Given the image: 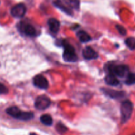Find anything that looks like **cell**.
Segmentation results:
<instances>
[{
  "mask_svg": "<svg viewBox=\"0 0 135 135\" xmlns=\"http://www.w3.org/2000/svg\"><path fill=\"white\" fill-rule=\"evenodd\" d=\"M40 120H41V123L43 124L46 126H50L52 124L53 120L52 118L51 117V116H50L49 115H43L40 118Z\"/></svg>",
  "mask_w": 135,
  "mask_h": 135,
  "instance_id": "cell-16",
  "label": "cell"
},
{
  "mask_svg": "<svg viewBox=\"0 0 135 135\" xmlns=\"http://www.w3.org/2000/svg\"><path fill=\"white\" fill-rule=\"evenodd\" d=\"M64 47L63 58L65 61L68 62H75L78 60V58L76 54L75 49L66 41L62 42Z\"/></svg>",
  "mask_w": 135,
  "mask_h": 135,
  "instance_id": "cell-1",
  "label": "cell"
},
{
  "mask_svg": "<svg viewBox=\"0 0 135 135\" xmlns=\"http://www.w3.org/2000/svg\"><path fill=\"white\" fill-rule=\"evenodd\" d=\"M132 111H133V104L132 102L128 100L123 101L120 107L122 123H125L129 120L132 115Z\"/></svg>",
  "mask_w": 135,
  "mask_h": 135,
  "instance_id": "cell-2",
  "label": "cell"
},
{
  "mask_svg": "<svg viewBox=\"0 0 135 135\" xmlns=\"http://www.w3.org/2000/svg\"><path fill=\"white\" fill-rule=\"evenodd\" d=\"M48 25H49V29L52 33H58L60 29V27L59 21L54 18H52L48 21Z\"/></svg>",
  "mask_w": 135,
  "mask_h": 135,
  "instance_id": "cell-8",
  "label": "cell"
},
{
  "mask_svg": "<svg viewBox=\"0 0 135 135\" xmlns=\"http://www.w3.org/2000/svg\"><path fill=\"white\" fill-rule=\"evenodd\" d=\"M134 135H135V134H134Z\"/></svg>",
  "mask_w": 135,
  "mask_h": 135,
  "instance_id": "cell-23",
  "label": "cell"
},
{
  "mask_svg": "<svg viewBox=\"0 0 135 135\" xmlns=\"http://www.w3.org/2000/svg\"><path fill=\"white\" fill-rule=\"evenodd\" d=\"M53 3H54V5L56 7H58V9H60L62 10V11H63L64 12L67 13L68 15H72V10L70 8H68V7H66V6H65L62 3V2H61L60 0H55V1L53 2Z\"/></svg>",
  "mask_w": 135,
  "mask_h": 135,
  "instance_id": "cell-13",
  "label": "cell"
},
{
  "mask_svg": "<svg viewBox=\"0 0 135 135\" xmlns=\"http://www.w3.org/2000/svg\"><path fill=\"white\" fill-rule=\"evenodd\" d=\"M64 2L68 6H69L70 8L74 9L76 10H78L80 8V0H64Z\"/></svg>",
  "mask_w": 135,
  "mask_h": 135,
  "instance_id": "cell-15",
  "label": "cell"
},
{
  "mask_svg": "<svg viewBox=\"0 0 135 135\" xmlns=\"http://www.w3.org/2000/svg\"><path fill=\"white\" fill-rule=\"evenodd\" d=\"M6 112L10 116L13 117L17 119H19L22 111L18 107H15V106H13V107H10L8 109H7Z\"/></svg>",
  "mask_w": 135,
  "mask_h": 135,
  "instance_id": "cell-12",
  "label": "cell"
},
{
  "mask_svg": "<svg viewBox=\"0 0 135 135\" xmlns=\"http://www.w3.org/2000/svg\"><path fill=\"white\" fill-rule=\"evenodd\" d=\"M116 28L118 31V32H119L121 35L124 36L127 35V30H126V28H124V27H123L122 25H117Z\"/></svg>",
  "mask_w": 135,
  "mask_h": 135,
  "instance_id": "cell-20",
  "label": "cell"
},
{
  "mask_svg": "<svg viewBox=\"0 0 135 135\" xmlns=\"http://www.w3.org/2000/svg\"><path fill=\"white\" fill-rule=\"evenodd\" d=\"M125 83L127 85H132V84H135V74L128 73Z\"/></svg>",
  "mask_w": 135,
  "mask_h": 135,
  "instance_id": "cell-18",
  "label": "cell"
},
{
  "mask_svg": "<svg viewBox=\"0 0 135 135\" xmlns=\"http://www.w3.org/2000/svg\"><path fill=\"white\" fill-rule=\"evenodd\" d=\"M30 135H37V134H36L35 133H31L30 134Z\"/></svg>",
  "mask_w": 135,
  "mask_h": 135,
  "instance_id": "cell-22",
  "label": "cell"
},
{
  "mask_svg": "<svg viewBox=\"0 0 135 135\" xmlns=\"http://www.w3.org/2000/svg\"><path fill=\"white\" fill-rule=\"evenodd\" d=\"M125 44L128 49L132 50H135V38L129 37L125 40Z\"/></svg>",
  "mask_w": 135,
  "mask_h": 135,
  "instance_id": "cell-17",
  "label": "cell"
},
{
  "mask_svg": "<svg viewBox=\"0 0 135 135\" xmlns=\"http://www.w3.org/2000/svg\"><path fill=\"white\" fill-rule=\"evenodd\" d=\"M27 8L23 3H19L12 7L11 14L15 18H21L25 15Z\"/></svg>",
  "mask_w": 135,
  "mask_h": 135,
  "instance_id": "cell-4",
  "label": "cell"
},
{
  "mask_svg": "<svg viewBox=\"0 0 135 135\" xmlns=\"http://www.w3.org/2000/svg\"><path fill=\"white\" fill-rule=\"evenodd\" d=\"M105 80L108 85H111V86H116L119 84V81L116 78L115 75L113 73H109L107 74L105 78Z\"/></svg>",
  "mask_w": 135,
  "mask_h": 135,
  "instance_id": "cell-11",
  "label": "cell"
},
{
  "mask_svg": "<svg viewBox=\"0 0 135 135\" xmlns=\"http://www.w3.org/2000/svg\"><path fill=\"white\" fill-rule=\"evenodd\" d=\"M50 100L47 96H38L35 101V107L38 110H45L50 106Z\"/></svg>",
  "mask_w": 135,
  "mask_h": 135,
  "instance_id": "cell-3",
  "label": "cell"
},
{
  "mask_svg": "<svg viewBox=\"0 0 135 135\" xmlns=\"http://www.w3.org/2000/svg\"><path fill=\"white\" fill-rule=\"evenodd\" d=\"M56 130L60 133H64L67 131L68 128L62 123H58L56 125Z\"/></svg>",
  "mask_w": 135,
  "mask_h": 135,
  "instance_id": "cell-19",
  "label": "cell"
},
{
  "mask_svg": "<svg viewBox=\"0 0 135 135\" xmlns=\"http://www.w3.org/2000/svg\"><path fill=\"white\" fill-rule=\"evenodd\" d=\"M128 72V67L126 65H118L114 66L111 68V73L119 76V77H124Z\"/></svg>",
  "mask_w": 135,
  "mask_h": 135,
  "instance_id": "cell-6",
  "label": "cell"
},
{
  "mask_svg": "<svg viewBox=\"0 0 135 135\" xmlns=\"http://www.w3.org/2000/svg\"><path fill=\"white\" fill-rule=\"evenodd\" d=\"M21 30L28 37H35L37 35V31H36L35 28L30 24H25L23 26L22 25Z\"/></svg>",
  "mask_w": 135,
  "mask_h": 135,
  "instance_id": "cell-9",
  "label": "cell"
},
{
  "mask_svg": "<svg viewBox=\"0 0 135 135\" xmlns=\"http://www.w3.org/2000/svg\"><path fill=\"white\" fill-rule=\"evenodd\" d=\"M103 91L106 95H109V97H111V98L114 99L120 98V97H123L124 95V92L117 91L111 90V89H103Z\"/></svg>",
  "mask_w": 135,
  "mask_h": 135,
  "instance_id": "cell-10",
  "label": "cell"
},
{
  "mask_svg": "<svg viewBox=\"0 0 135 135\" xmlns=\"http://www.w3.org/2000/svg\"><path fill=\"white\" fill-rule=\"evenodd\" d=\"M82 55L86 60L95 59L98 57V54L90 46H87L83 50Z\"/></svg>",
  "mask_w": 135,
  "mask_h": 135,
  "instance_id": "cell-7",
  "label": "cell"
},
{
  "mask_svg": "<svg viewBox=\"0 0 135 135\" xmlns=\"http://www.w3.org/2000/svg\"><path fill=\"white\" fill-rule=\"evenodd\" d=\"M9 90L7 87L3 84L0 83V94H6L8 93Z\"/></svg>",
  "mask_w": 135,
  "mask_h": 135,
  "instance_id": "cell-21",
  "label": "cell"
},
{
  "mask_svg": "<svg viewBox=\"0 0 135 135\" xmlns=\"http://www.w3.org/2000/svg\"><path fill=\"white\" fill-rule=\"evenodd\" d=\"M77 37L81 42H88L91 40L90 35L84 31H80L78 32Z\"/></svg>",
  "mask_w": 135,
  "mask_h": 135,
  "instance_id": "cell-14",
  "label": "cell"
},
{
  "mask_svg": "<svg viewBox=\"0 0 135 135\" xmlns=\"http://www.w3.org/2000/svg\"><path fill=\"white\" fill-rule=\"evenodd\" d=\"M33 84L37 88L46 89L49 88V82L45 77L42 75H37L33 78Z\"/></svg>",
  "mask_w": 135,
  "mask_h": 135,
  "instance_id": "cell-5",
  "label": "cell"
}]
</instances>
